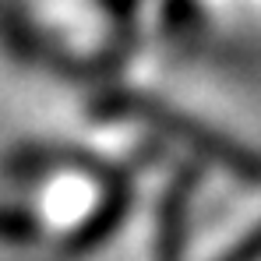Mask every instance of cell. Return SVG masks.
Returning a JSON list of instances; mask_svg holds the SVG:
<instances>
[{
	"instance_id": "6da1fadb",
	"label": "cell",
	"mask_w": 261,
	"mask_h": 261,
	"mask_svg": "<svg viewBox=\"0 0 261 261\" xmlns=\"http://www.w3.org/2000/svg\"><path fill=\"white\" fill-rule=\"evenodd\" d=\"M11 176L21 187L25 212L64 258L99 251L134 212L127 173L106 166L88 152H53L25 145L11 155Z\"/></svg>"
},
{
	"instance_id": "7a4b0ae2",
	"label": "cell",
	"mask_w": 261,
	"mask_h": 261,
	"mask_svg": "<svg viewBox=\"0 0 261 261\" xmlns=\"http://www.w3.org/2000/svg\"><path fill=\"white\" fill-rule=\"evenodd\" d=\"M191 191L194 163H163L148 180L141 201H134V261H187L191 258Z\"/></svg>"
},
{
	"instance_id": "3957f363",
	"label": "cell",
	"mask_w": 261,
	"mask_h": 261,
	"mask_svg": "<svg viewBox=\"0 0 261 261\" xmlns=\"http://www.w3.org/2000/svg\"><path fill=\"white\" fill-rule=\"evenodd\" d=\"M127 99L166 145H176L194 163H205V166H212L219 173L233 176L237 184L261 187V152L233 141L229 134L208 127V124L180 113L176 106H166L163 99H152L145 92H127Z\"/></svg>"
},
{
	"instance_id": "277c9868",
	"label": "cell",
	"mask_w": 261,
	"mask_h": 261,
	"mask_svg": "<svg viewBox=\"0 0 261 261\" xmlns=\"http://www.w3.org/2000/svg\"><path fill=\"white\" fill-rule=\"evenodd\" d=\"M187 261H261V205L222 219Z\"/></svg>"
},
{
	"instance_id": "5b68a950",
	"label": "cell",
	"mask_w": 261,
	"mask_h": 261,
	"mask_svg": "<svg viewBox=\"0 0 261 261\" xmlns=\"http://www.w3.org/2000/svg\"><path fill=\"white\" fill-rule=\"evenodd\" d=\"M159 29L166 36H184L198 29V0H163L159 4Z\"/></svg>"
}]
</instances>
